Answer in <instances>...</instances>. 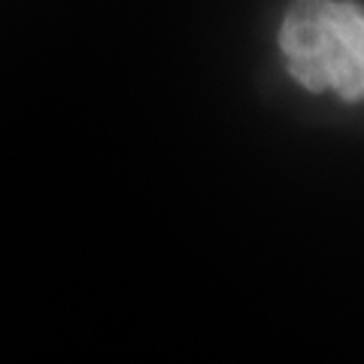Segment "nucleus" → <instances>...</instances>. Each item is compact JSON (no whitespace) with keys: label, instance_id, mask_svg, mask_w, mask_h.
Instances as JSON below:
<instances>
[{"label":"nucleus","instance_id":"nucleus-1","mask_svg":"<svg viewBox=\"0 0 364 364\" xmlns=\"http://www.w3.org/2000/svg\"><path fill=\"white\" fill-rule=\"evenodd\" d=\"M279 49L294 82L364 100V9L346 0H294L279 28Z\"/></svg>","mask_w":364,"mask_h":364}]
</instances>
